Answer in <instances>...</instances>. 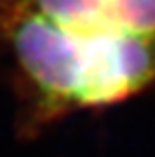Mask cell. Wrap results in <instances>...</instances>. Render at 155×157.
I'll list each match as a JSON object with an SVG mask.
<instances>
[{
    "label": "cell",
    "instance_id": "obj_1",
    "mask_svg": "<svg viewBox=\"0 0 155 157\" xmlns=\"http://www.w3.org/2000/svg\"><path fill=\"white\" fill-rule=\"evenodd\" d=\"M0 46L12 59L26 133L127 101L155 83V34L73 28L32 0H0Z\"/></svg>",
    "mask_w": 155,
    "mask_h": 157
},
{
    "label": "cell",
    "instance_id": "obj_2",
    "mask_svg": "<svg viewBox=\"0 0 155 157\" xmlns=\"http://www.w3.org/2000/svg\"><path fill=\"white\" fill-rule=\"evenodd\" d=\"M38 10L81 30L155 34V0H32Z\"/></svg>",
    "mask_w": 155,
    "mask_h": 157
}]
</instances>
